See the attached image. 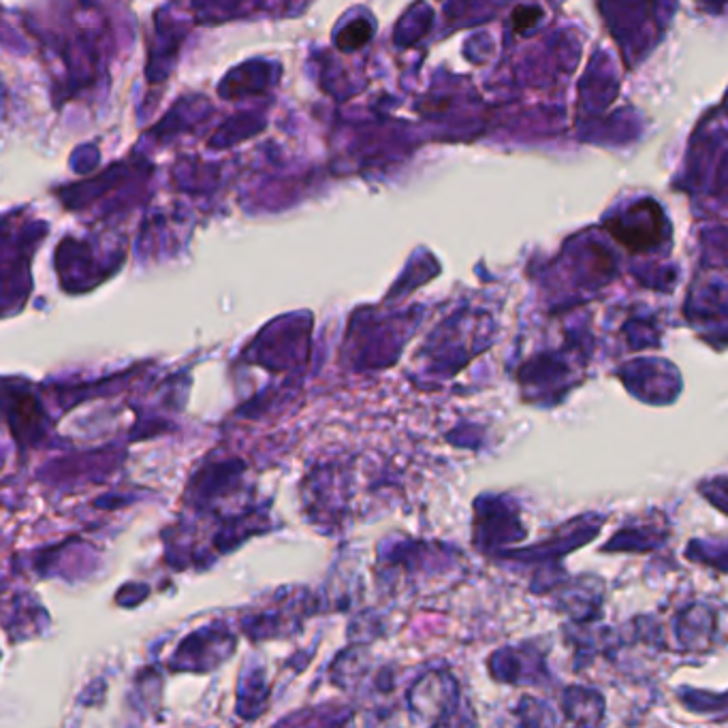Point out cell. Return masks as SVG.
Masks as SVG:
<instances>
[]
</instances>
